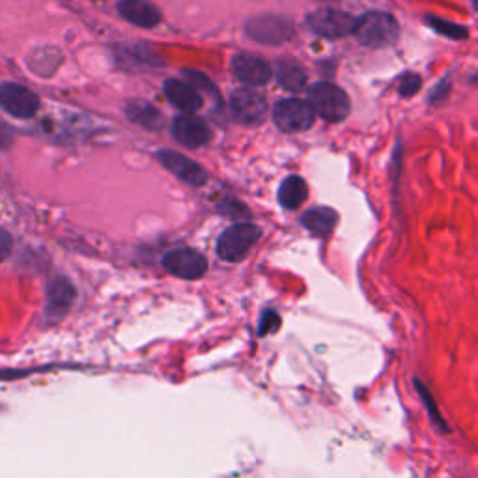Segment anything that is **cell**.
<instances>
[{"label":"cell","mask_w":478,"mask_h":478,"mask_svg":"<svg viewBox=\"0 0 478 478\" xmlns=\"http://www.w3.org/2000/svg\"><path fill=\"white\" fill-rule=\"evenodd\" d=\"M415 387H417V393L421 395V398H423V402H424V405H426V409H428V413H430L431 423L436 424L441 431H448V426L443 423L441 413H440V409H438V405H436V400L431 398V395L428 393V388H426L419 380H415Z\"/></svg>","instance_id":"20"},{"label":"cell","mask_w":478,"mask_h":478,"mask_svg":"<svg viewBox=\"0 0 478 478\" xmlns=\"http://www.w3.org/2000/svg\"><path fill=\"white\" fill-rule=\"evenodd\" d=\"M277 79L282 89H286L290 92H299L307 82V73L303 72V68L294 60H278Z\"/></svg>","instance_id":"19"},{"label":"cell","mask_w":478,"mask_h":478,"mask_svg":"<svg viewBox=\"0 0 478 478\" xmlns=\"http://www.w3.org/2000/svg\"><path fill=\"white\" fill-rule=\"evenodd\" d=\"M184 73L189 79V84L192 86V89H204L206 92H213V96L217 98L215 86H213V82L208 77H204L202 73H197V72H189V70H185Z\"/></svg>","instance_id":"22"},{"label":"cell","mask_w":478,"mask_h":478,"mask_svg":"<svg viewBox=\"0 0 478 478\" xmlns=\"http://www.w3.org/2000/svg\"><path fill=\"white\" fill-rule=\"evenodd\" d=\"M165 96L168 101L180 108L182 113H197L202 107V98L197 92V89H192L189 82L178 81V79H168L163 86Z\"/></svg>","instance_id":"15"},{"label":"cell","mask_w":478,"mask_h":478,"mask_svg":"<svg viewBox=\"0 0 478 478\" xmlns=\"http://www.w3.org/2000/svg\"><path fill=\"white\" fill-rule=\"evenodd\" d=\"M314 111L309 105V101L303 99H285L278 101L273 108V120L278 125V129L286 133H299L307 132V129L314 124Z\"/></svg>","instance_id":"4"},{"label":"cell","mask_w":478,"mask_h":478,"mask_svg":"<svg viewBox=\"0 0 478 478\" xmlns=\"http://www.w3.org/2000/svg\"><path fill=\"white\" fill-rule=\"evenodd\" d=\"M219 209L221 211H225V213H228L230 217H239V215H245V217H249V211L242 206V204H237V202H234V201H223V204L219 206Z\"/></svg>","instance_id":"26"},{"label":"cell","mask_w":478,"mask_h":478,"mask_svg":"<svg viewBox=\"0 0 478 478\" xmlns=\"http://www.w3.org/2000/svg\"><path fill=\"white\" fill-rule=\"evenodd\" d=\"M278 325H280V318L277 316V312L273 311H268L264 312L262 320H260V325H258V333L260 335H268V333H275L278 329Z\"/></svg>","instance_id":"23"},{"label":"cell","mask_w":478,"mask_h":478,"mask_svg":"<svg viewBox=\"0 0 478 478\" xmlns=\"http://www.w3.org/2000/svg\"><path fill=\"white\" fill-rule=\"evenodd\" d=\"M309 197L307 184L299 176H290L282 182L278 189V202L286 209H297Z\"/></svg>","instance_id":"18"},{"label":"cell","mask_w":478,"mask_h":478,"mask_svg":"<svg viewBox=\"0 0 478 478\" xmlns=\"http://www.w3.org/2000/svg\"><path fill=\"white\" fill-rule=\"evenodd\" d=\"M172 135L180 144L187 148H201L204 146L211 133L208 125L197 116H178L172 122Z\"/></svg>","instance_id":"13"},{"label":"cell","mask_w":478,"mask_h":478,"mask_svg":"<svg viewBox=\"0 0 478 478\" xmlns=\"http://www.w3.org/2000/svg\"><path fill=\"white\" fill-rule=\"evenodd\" d=\"M421 89V77L419 75H413V73H407L402 82H400V94L404 98H409L413 94H417Z\"/></svg>","instance_id":"24"},{"label":"cell","mask_w":478,"mask_h":478,"mask_svg":"<svg viewBox=\"0 0 478 478\" xmlns=\"http://www.w3.org/2000/svg\"><path fill=\"white\" fill-rule=\"evenodd\" d=\"M309 105L314 115L328 122H342L350 113V99L333 82H316L309 90Z\"/></svg>","instance_id":"2"},{"label":"cell","mask_w":478,"mask_h":478,"mask_svg":"<svg viewBox=\"0 0 478 478\" xmlns=\"http://www.w3.org/2000/svg\"><path fill=\"white\" fill-rule=\"evenodd\" d=\"M232 116L243 125H256L268 115V103L262 94L252 89L235 90L230 99Z\"/></svg>","instance_id":"8"},{"label":"cell","mask_w":478,"mask_h":478,"mask_svg":"<svg viewBox=\"0 0 478 478\" xmlns=\"http://www.w3.org/2000/svg\"><path fill=\"white\" fill-rule=\"evenodd\" d=\"M448 89H450V82L447 84V81H443V84L440 86V89H438V92H433V94H431V101H436V99H440V96H441L443 92H447Z\"/></svg>","instance_id":"27"},{"label":"cell","mask_w":478,"mask_h":478,"mask_svg":"<svg viewBox=\"0 0 478 478\" xmlns=\"http://www.w3.org/2000/svg\"><path fill=\"white\" fill-rule=\"evenodd\" d=\"M163 268L174 275L185 280L201 278L208 269V260L192 249H174L165 254Z\"/></svg>","instance_id":"7"},{"label":"cell","mask_w":478,"mask_h":478,"mask_svg":"<svg viewBox=\"0 0 478 478\" xmlns=\"http://www.w3.org/2000/svg\"><path fill=\"white\" fill-rule=\"evenodd\" d=\"M232 72L239 81L251 86H262L271 77L269 64L260 56L249 53H239L234 56Z\"/></svg>","instance_id":"11"},{"label":"cell","mask_w":478,"mask_h":478,"mask_svg":"<svg viewBox=\"0 0 478 478\" xmlns=\"http://www.w3.org/2000/svg\"><path fill=\"white\" fill-rule=\"evenodd\" d=\"M428 23L431 29H436L440 34L448 36L452 39H465L469 36L467 29L456 25V23H448V21H443L438 17H428Z\"/></svg>","instance_id":"21"},{"label":"cell","mask_w":478,"mask_h":478,"mask_svg":"<svg viewBox=\"0 0 478 478\" xmlns=\"http://www.w3.org/2000/svg\"><path fill=\"white\" fill-rule=\"evenodd\" d=\"M247 34L264 46H280L294 36V27L285 17L260 15L249 21Z\"/></svg>","instance_id":"6"},{"label":"cell","mask_w":478,"mask_h":478,"mask_svg":"<svg viewBox=\"0 0 478 478\" xmlns=\"http://www.w3.org/2000/svg\"><path fill=\"white\" fill-rule=\"evenodd\" d=\"M75 301V286L66 277H56L47 288V307L46 314L49 320L58 321L68 314Z\"/></svg>","instance_id":"12"},{"label":"cell","mask_w":478,"mask_h":478,"mask_svg":"<svg viewBox=\"0 0 478 478\" xmlns=\"http://www.w3.org/2000/svg\"><path fill=\"white\" fill-rule=\"evenodd\" d=\"M120 15L141 29H154L161 23V12L148 0H120Z\"/></svg>","instance_id":"14"},{"label":"cell","mask_w":478,"mask_h":478,"mask_svg":"<svg viewBox=\"0 0 478 478\" xmlns=\"http://www.w3.org/2000/svg\"><path fill=\"white\" fill-rule=\"evenodd\" d=\"M127 118L133 124L151 129V132H159V129L165 125L163 115L158 111L154 105H149L146 101H132L125 108Z\"/></svg>","instance_id":"16"},{"label":"cell","mask_w":478,"mask_h":478,"mask_svg":"<svg viewBox=\"0 0 478 478\" xmlns=\"http://www.w3.org/2000/svg\"><path fill=\"white\" fill-rule=\"evenodd\" d=\"M0 107L15 118H32L39 108V99L25 86L4 82L0 86Z\"/></svg>","instance_id":"9"},{"label":"cell","mask_w":478,"mask_h":478,"mask_svg":"<svg viewBox=\"0 0 478 478\" xmlns=\"http://www.w3.org/2000/svg\"><path fill=\"white\" fill-rule=\"evenodd\" d=\"M158 159L165 168H168L174 174V176L192 187H201L208 182V172L199 163H194L192 159L178 154V151L161 149L158 154Z\"/></svg>","instance_id":"10"},{"label":"cell","mask_w":478,"mask_h":478,"mask_svg":"<svg viewBox=\"0 0 478 478\" xmlns=\"http://www.w3.org/2000/svg\"><path fill=\"white\" fill-rule=\"evenodd\" d=\"M307 23L311 30L329 39L350 36L354 34V29H355V19L350 13L335 10V8H320L312 12L307 17Z\"/></svg>","instance_id":"5"},{"label":"cell","mask_w":478,"mask_h":478,"mask_svg":"<svg viewBox=\"0 0 478 478\" xmlns=\"http://www.w3.org/2000/svg\"><path fill=\"white\" fill-rule=\"evenodd\" d=\"M303 226H307L314 235L325 237L333 232L338 223V215L331 208H314L301 217Z\"/></svg>","instance_id":"17"},{"label":"cell","mask_w":478,"mask_h":478,"mask_svg":"<svg viewBox=\"0 0 478 478\" xmlns=\"http://www.w3.org/2000/svg\"><path fill=\"white\" fill-rule=\"evenodd\" d=\"M354 34L366 47H387L398 39V21L385 12H368L355 19Z\"/></svg>","instance_id":"1"},{"label":"cell","mask_w":478,"mask_h":478,"mask_svg":"<svg viewBox=\"0 0 478 478\" xmlns=\"http://www.w3.org/2000/svg\"><path fill=\"white\" fill-rule=\"evenodd\" d=\"M12 247H13V239H12V235H10L6 230L0 228V264H3L4 260L10 256Z\"/></svg>","instance_id":"25"},{"label":"cell","mask_w":478,"mask_h":478,"mask_svg":"<svg viewBox=\"0 0 478 478\" xmlns=\"http://www.w3.org/2000/svg\"><path fill=\"white\" fill-rule=\"evenodd\" d=\"M260 239V228L254 225H235L225 230L217 242V254L226 262H239Z\"/></svg>","instance_id":"3"}]
</instances>
